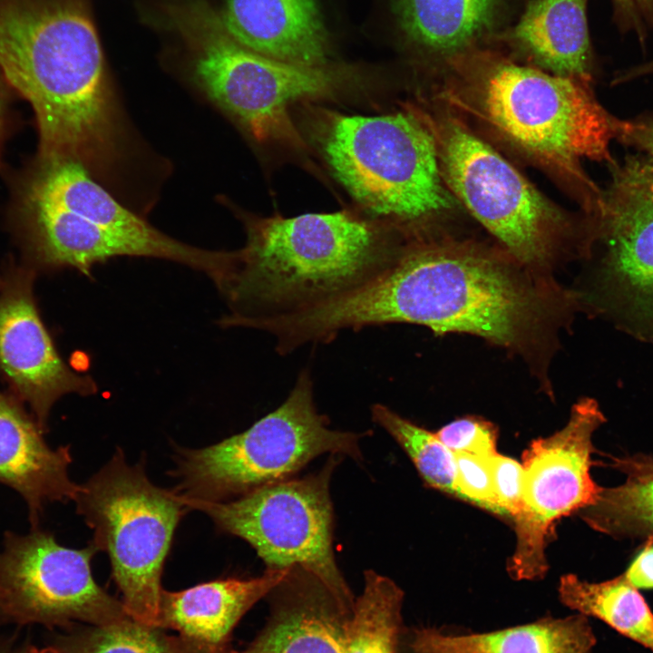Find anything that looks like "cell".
I'll use <instances>...</instances> for the list:
<instances>
[{
    "instance_id": "cell-18",
    "label": "cell",
    "mask_w": 653,
    "mask_h": 653,
    "mask_svg": "<svg viewBox=\"0 0 653 653\" xmlns=\"http://www.w3.org/2000/svg\"><path fill=\"white\" fill-rule=\"evenodd\" d=\"M220 17L231 37L251 51L297 64H327L318 0H227Z\"/></svg>"
},
{
    "instance_id": "cell-33",
    "label": "cell",
    "mask_w": 653,
    "mask_h": 653,
    "mask_svg": "<svg viewBox=\"0 0 653 653\" xmlns=\"http://www.w3.org/2000/svg\"><path fill=\"white\" fill-rule=\"evenodd\" d=\"M10 87L5 77L0 72V172L2 174L6 171L3 161V150L15 128V116L12 110Z\"/></svg>"
},
{
    "instance_id": "cell-5",
    "label": "cell",
    "mask_w": 653,
    "mask_h": 653,
    "mask_svg": "<svg viewBox=\"0 0 653 653\" xmlns=\"http://www.w3.org/2000/svg\"><path fill=\"white\" fill-rule=\"evenodd\" d=\"M478 93L481 111L492 127L572 181L583 204L596 210L600 191L580 161L615 162L609 150L615 116L597 101L590 80L497 60L481 75Z\"/></svg>"
},
{
    "instance_id": "cell-2",
    "label": "cell",
    "mask_w": 653,
    "mask_h": 653,
    "mask_svg": "<svg viewBox=\"0 0 653 653\" xmlns=\"http://www.w3.org/2000/svg\"><path fill=\"white\" fill-rule=\"evenodd\" d=\"M5 220L22 263L38 272L92 267L120 256L179 262L208 275L218 286L229 251L185 244L158 230L120 203L76 161L35 154L7 170Z\"/></svg>"
},
{
    "instance_id": "cell-36",
    "label": "cell",
    "mask_w": 653,
    "mask_h": 653,
    "mask_svg": "<svg viewBox=\"0 0 653 653\" xmlns=\"http://www.w3.org/2000/svg\"><path fill=\"white\" fill-rule=\"evenodd\" d=\"M10 623L0 594V626Z\"/></svg>"
},
{
    "instance_id": "cell-22",
    "label": "cell",
    "mask_w": 653,
    "mask_h": 653,
    "mask_svg": "<svg viewBox=\"0 0 653 653\" xmlns=\"http://www.w3.org/2000/svg\"><path fill=\"white\" fill-rule=\"evenodd\" d=\"M558 590L561 603L568 608L599 619L653 652V611L624 575L589 582L575 574H565Z\"/></svg>"
},
{
    "instance_id": "cell-38",
    "label": "cell",
    "mask_w": 653,
    "mask_h": 653,
    "mask_svg": "<svg viewBox=\"0 0 653 653\" xmlns=\"http://www.w3.org/2000/svg\"><path fill=\"white\" fill-rule=\"evenodd\" d=\"M3 284H4V276H3V275H0V289H1L2 286H3Z\"/></svg>"
},
{
    "instance_id": "cell-30",
    "label": "cell",
    "mask_w": 653,
    "mask_h": 653,
    "mask_svg": "<svg viewBox=\"0 0 653 653\" xmlns=\"http://www.w3.org/2000/svg\"><path fill=\"white\" fill-rule=\"evenodd\" d=\"M614 139L646 152L653 161V117L643 116L632 120L614 117Z\"/></svg>"
},
{
    "instance_id": "cell-27",
    "label": "cell",
    "mask_w": 653,
    "mask_h": 653,
    "mask_svg": "<svg viewBox=\"0 0 653 653\" xmlns=\"http://www.w3.org/2000/svg\"><path fill=\"white\" fill-rule=\"evenodd\" d=\"M457 497L496 515L506 517L493 488L490 457L456 453Z\"/></svg>"
},
{
    "instance_id": "cell-13",
    "label": "cell",
    "mask_w": 653,
    "mask_h": 653,
    "mask_svg": "<svg viewBox=\"0 0 653 653\" xmlns=\"http://www.w3.org/2000/svg\"><path fill=\"white\" fill-rule=\"evenodd\" d=\"M97 550L61 545L38 528L27 534L6 531L0 551V594L10 623L46 627L87 622L102 626L131 618L122 601L94 580Z\"/></svg>"
},
{
    "instance_id": "cell-16",
    "label": "cell",
    "mask_w": 653,
    "mask_h": 653,
    "mask_svg": "<svg viewBox=\"0 0 653 653\" xmlns=\"http://www.w3.org/2000/svg\"><path fill=\"white\" fill-rule=\"evenodd\" d=\"M23 404L11 394L0 392V483L23 497L34 529L48 503L74 501L80 485L68 474L70 446L50 447L44 432Z\"/></svg>"
},
{
    "instance_id": "cell-37",
    "label": "cell",
    "mask_w": 653,
    "mask_h": 653,
    "mask_svg": "<svg viewBox=\"0 0 653 653\" xmlns=\"http://www.w3.org/2000/svg\"><path fill=\"white\" fill-rule=\"evenodd\" d=\"M30 653H54V651L51 646H47L44 648H37V647L32 646Z\"/></svg>"
},
{
    "instance_id": "cell-32",
    "label": "cell",
    "mask_w": 653,
    "mask_h": 653,
    "mask_svg": "<svg viewBox=\"0 0 653 653\" xmlns=\"http://www.w3.org/2000/svg\"><path fill=\"white\" fill-rule=\"evenodd\" d=\"M624 577L638 590L653 589V539L632 561Z\"/></svg>"
},
{
    "instance_id": "cell-8",
    "label": "cell",
    "mask_w": 653,
    "mask_h": 653,
    "mask_svg": "<svg viewBox=\"0 0 653 653\" xmlns=\"http://www.w3.org/2000/svg\"><path fill=\"white\" fill-rule=\"evenodd\" d=\"M73 502L93 531L91 543L110 559L127 614L157 627L164 562L176 528L190 511L183 498L152 483L143 462L131 465L118 449L80 484Z\"/></svg>"
},
{
    "instance_id": "cell-34",
    "label": "cell",
    "mask_w": 653,
    "mask_h": 653,
    "mask_svg": "<svg viewBox=\"0 0 653 653\" xmlns=\"http://www.w3.org/2000/svg\"><path fill=\"white\" fill-rule=\"evenodd\" d=\"M653 73V61L645 64L633 67L629 70L620 73L614 79L615 83H624L626 81L639 77L641 75Z\"/></svg>"
},
{
    "instance_id": "cell-6",
    "label": "cell",
    "mask_w": 653,
    "mask_h": 653,
    "mask_svg": "<svg viewBox=\"0 0 653 653\" xmlns=\"http://www.w3.org/2000/svg\"><path fill=\"white\" fill-rule=\"evenodd\" d=\"M172 17L191 51L199 87L263 143L306 148L290 106L334 94L352 73L338 66L297 64L251 51L231 37L220 15L202 0L174 9Z\"/></svg>"
},
{
    "instance_id": "cell-15",
    "label": "cell",
    "mask_w": 653,
    "mask_h": 653,
    "mask_svg": "<svg viewBox=\"0 0 653 653\" xmlns=\"http://www.w3.org/2000/svg\"><path fill=\"white\" fill-rule=\"evenodd\" d=\"M267 597V623L236 653H345L355 602L313 570L301 565L288 568Z\"/></svg>"
},
{
    "instance_id": "cell-3",
    "label": "cell",
    "mask_w": 653,
    "mask_h": 653,
    "mask_svg": "<svg viewBox=\"0 0 653 653\" xmlns=\"http://www.w3.org/2000/svg\"><path fill=\"white\" fill-rule=\"evenodd\" d=\"M219 291L227 326L305 310L387 269L404 245L379 222L348 211L253 217Z\"/></svg>"
},
{
    "instance_id": "cell-10",
    "label": "cell",
    "mask_w": 653,
    "mask_h": 653,
    "mask_svg": "<svg viewBox=\"0 0 653 653\" xmlns=\"http://www.w3.org/2000/svg\"><path fill=\"white\" fill-rule=\"evenodd\" d=\"M329 457L317 473L264 485L233 500L182 498L190 510L207 514L220 531L248 542L267 569L301 565L354 603L356 599L337 568L333 550L329 483L340 455Z\"/></svg>"
},
{
    "instance_id": "cell-23",
    "label": "cell",
    "mask_w": 653,
    "mask_h": 653,
    "mask_svg": "<svg viewBox=\"0 0 653 653\" xmlns=\"http://www.w3.org/2000/svg\"><path fill=\"white\" fill-rule=\"evenodd\" d=\"M626 482L600 488L595 502L581 510V518L595 531L610 535L653 532V458L617 459Z\"/></svg>"
},
{
    "instance_id": "cell-26",
    "label": "cell",
    "mask_w": 653,
    "mask_h": 653,
    "mask_svg": "<svg viewBox=\"0 0 653 653\" xmlns=\"http://www.w3.org/2000/svg\"><path fill=\"white\" fill-rule=\"evenodd\" d=\"M371 415L405 452L427 485L457 497L455 454L435 433L381 404L371 407Z\"/></svg>"
},
{
    "instance_id": "cell-14",
    "label": "cell",
    "mask_w": 653,
    "mask_h": 653,
    "mask_svg": "<svg viewBox=\"0 0 653 653\" xmlns=\"http://www.w3.org/2000/svg\"><path fill=\"white\" fill-rule=\"evenodd\" d=\"M37 273L9 259L0 289V377L9 394L29 405L42 430L54 403L67 394L90 395L93 379L73 370L63 361L44 325L34 283Z\"/></svg>"
},
{
    "instance_id": "cell-7",
    "label": "cell",
    "mask_w": 653,
    "mask_h": 653,
    "mask_svg": "<svg viewBox=\"0 0 653 653\" xmlns=\"http://www.w3.org/2000/svg\"><path fill=\"white\" fill-rule=\"evenodd\" d=\"M308 370L286 400L244 432L200 449H178L174 489L186 500L224 502L289 479L316 457L348 455L360 461L362 434L332 430L317 413Z\"/></svg>"
},
{
    "instance_id": "cell-4",
    "label": "cell",
    "mask_w": 653,
    "mask_h": 653,
    "mask_svg": "<svg viewBox=\"0 0 653 653\" xmlns=\"http://www.w3.org/2000/svg\"><path fill=\"white\" fill-rule=\"evenodd\" d=\"M315 111L313 135L335 176L394 233L419 236L428 220L452 207L434 137L418 112Z\"/></svg>"
},
{
    "instance_id": "cell-28",
    "label": "cell",
    "mask_w": 653,
    "mask_h": 653,
    "mask_svg": "<svg viewBox=\"0 0 653 653\" xmlns=\"http://www.w3.org/2000/svg\"><path fill=\"white\" fill-rule=\"evenodd\" d=\"M435 434L454 454L491 457L497 453V430L492 423L481 418L456 419Z\"/></svg>"
},
{
    "instance_id": "cell-21",
    "label": "cell",
    "mask_w": 653,
    "mask_h": 653,
    "mask_svg": "<svg viewBox=\"0 0 653 653\" xmlns=\"http://www.w3.org/2000/svg\"><path fill=\"white\" fill-rule=\"evenodd\" d=\"M587 0H531L509 37L555 74L590 80Z\"/></svg>"
},
{
    "instance_id": "cell-17",
    "label": "cell",
    "mask_w": 653,
    "mask_h": 653,
    "mask_svg": "<svg viewBox=\"0 0 653 653\" xmlns=\"http://www.w3.org/2000/svg\"><path fill=\"white\" fill-rule=\"evenodd\" d=\"M287 569H267L262 576L249 580H215L180 591L163 590L157 627L176 630L209 653H236L229 643L234 627L268 596Z\"/></svg>"
},
{
    "instance_id": "cell-24",
    "label": "cell",
    "mask_w": 653,
    "mask_h": 653,
    "mask_svg": "<svg viewBox=\"0 0 653 653\" xmlns=\"http://www.w3.org/2000/svg\"><path fill=\"white\" fill-rule=\"evenodd\" d=\"M403 590L389 578L366 570L356 599L345 653H400Z\"/></svg>"
},
{
    "instance_id": "cell-19",
    "label": "cell",
    "mask_w": 653,
    "mask_h": 653,
    "mask_svg": "<svg viewBox=\"0 0 653 653\" xmlns=\"http://www.w3.org/2000/svg\"><path fill=\"white\" fill-rule=\"evenodd\" d=\"M405 638L406 653H593L597 642L588 617L580 613L483 633L421 627Z\"/></svg>"
},
{
    "instance_id": "cell-11",
    "label": "cell",
    "mask_w": 653,
    "mask_h": 653,
    "mask_svg": "<svg viewBox=\"0 0 653 653\" xmlns=\"http://www.w3.org/2000/svg\"><path fill=\"white\" fill-rule=\"evenodd\" d=\"M609 167L595 213L603 254L581 301L618 329L653 343V161L627 155Z\"/></svg>"
},
{
    "instance_id": "cell-31",
    "label": "cell",
    "mask_w": 653,
    "mask_h": 653,
    "mask_svg": "<svg viewBox=\"0 0 653 653\" xmlns=\"http://www.w3.org/2000/svg\"><path fill=\"white\" fill-rule=\"evenodd\" d=\"M615 15L624 29L635 31L639 38L653 28V0H612Z\"/></svg>"
},
{
    "instance_id": "cell-25",
    "label": "cell",
    "mask_w": 653,
    "mask_h": 653,
    "mask_svg": "<svg viewBox=\"0 0 653 653\" xmlns=\"http://www.w3.org/2000/svg\"><path fill=\"white\" fill-rule=\"evenodd\" d=\"M54 653H209L164 629L132 618L58 638Z\"/></svg>"
},
{
    "instance_id": "cell-29",
    "label": "cell",
    "mask_w": 653,
    "mask_h": 653,
    "mask_svg": "<svg viewBox=\"0 0 653 653\" xmlns=\"http://www.w3.org/2000/svg\"><path fill=\"white\" fill-rule=\"evenodd\" d=\"M490 468L498 503L506 517L512 520L519 512L522 500L521 463L512 457L496 453L490 457Z\"/></svg>"
},
{
    "instance_id": "cell-12",
    "label": "cell",
    "mask_w": 653,
    "mask_h": 653,
    "mask_svg": "<svg viewBox=\"0 0 653 653\" xmlns=\"http://www.w3.org/2000/svg\"><path fill=\"white\" fill-rule=\"evenodd\" d=\"M605 421L597 401L582 398L561 429L533 440L523 452L522 500L512 519L515 549L507 564L512 579H542L554 523L597 500L601 487L590 476L592 435Z\"/></svg>"
},
{
    "instance_id": "cell-9",
    "label": "cell",
    "mask_w": 653,
    "mask_h": 653,
    "mask_svg": "<svg viewBox=\"0 0 653 653\" xmlns=\"http://www.w3.org/2000/svg\"><path fill=\"white\" fill-rule=\"evenodd\" d=\"M443 182L520 265L552 260L570 226L563 213L488 143L453 119L431 120Z\"/></svg>"
},
{
    "instance_id": "cell-1",
    "label": "cell",
    "mask_w": 653,
    "mask_h": 653,
    "mask_svg": "<svg viewBox=\"0 0 653 653\" xmlns=\"http://www.w3.org/2000/svg\"><path fill=\"white\" fill-rule=\"evenodd\" d=\"M529 273L513 258L474 246L412 242L373 279L307 309L303 327L321 344L345 330L414 324L524 354L544 341L555 302Z\"/></svg>"
},
{
    "instance_id": "cell-20",
    "label": "cell",
    "mask_w": 653,
    "mask_h": 653,
    "mask_svg": "<svg viewBox=\"0 0 653 653\" xmlns=\"http://www.w3.org/2000/svg\"><path fill=\"white\" fill-rule=\"evenodd\" d=\"M506 0H390L399 35L433 55L466 51L492 32Z\"/></svg>"
},
{
    "instance_id": "cell-35",
    "label": "cell",
    "mask_w": 653,
    "mask_h": 653,
    "mask_svg": "<svg viewBox=\"0 0 653 653\" xmlns=\"http://www.w3.org/2000/svg\"><path fill=\"white\" fill-rule=\"evenodd\" d=\"M32 645L16 642L14 638L0 637V653H30Z\"/></svg>"
}]
</instances>
